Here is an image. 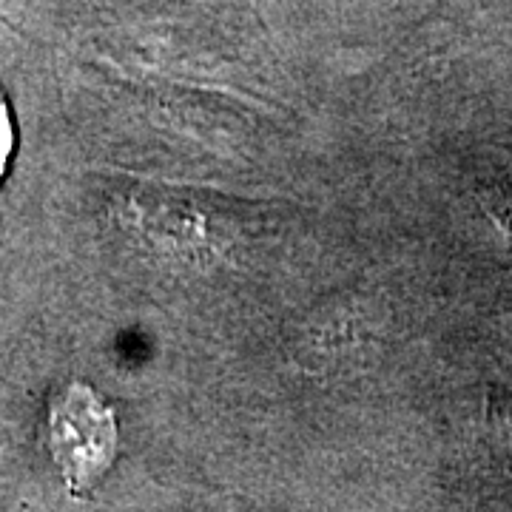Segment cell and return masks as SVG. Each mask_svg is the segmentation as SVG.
Wrapping results in <instances>:
<instances>
[{
    "label": "cell",
    "instance_id": "obj_1",
    "mask_svg": "<svg viewBox=\"0 0 512 512\" xmlns=\"http://www.w3.org/2000/svg\"><path fill=\"white\" fill-rule=\"evenodd\" d=\"M49 447L69 490H89L114 461V413L86 384H69L49 407Z\"/></svg>",
    "mask_w": 512,
    "mask_h": 512
},
{
    "label": "cell",
    "instance_id": "obj_2",
    "mask_svg": "<svg viewBox=\"0 0 512 512\" xmlns=\"http://www.w3.org/2000/svg\"><path fill=\"white\" fill-rule=\"evenodd\" d=\"M481 202L490 222L512 242V188H495Z\"/></svg>",
    "mask_w": 512,
    "mask_h": 512
},
{
    "label": "cell",
    "instance_id": "obj_3",
    "mask_svg": "<svg viewBox=\"0 0 512 512\" xmlns=\"http://www.w3.org/2000/svg\"><path fill=\"white\" fill-rule=\"evenodd\" d=\"M12 154H15V120H12V109H9V97L0 86V180L9 168Z\"/></svg>",
    "mask_w": 512,
    "mask_h": 512
}]
</instances>
